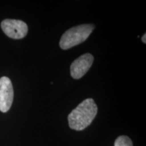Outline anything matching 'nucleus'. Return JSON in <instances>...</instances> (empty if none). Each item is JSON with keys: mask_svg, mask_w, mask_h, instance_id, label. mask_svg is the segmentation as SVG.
<instances>
[{"mask_svg": "<svg viewBox=\"0 0 146 146\" xmlns=\"http://www.w3.org/2000/svg\"><path fill=\"white\" fill-rule=\"evenodd\" d=\"M98 113V107L91 98L85 100L72 110L68 116L69 127L76 131H82L89 126Z\"/></svg>", "mask_w": 146, "mask_h": 146, "instance_id": "f257e3e1", "label": "nucleus"}, {"mask_svg": "<svg viewBox=\"0 0 146 146\" xmlns=\"http://www.w3.org/2000/svg\"><path fill=\"white\" fill-rule=\"evenodd\" d=\"M94 28V25L91 24H85L68 29L60 39V47L62 50H68L83 43L89 37Z\"/></svg>", "mask_w": 146, "mask_h": 146, "instance_id": "f03ea898", "label": "nucleus"}, {"mask_svg": "<svg viewBox=\"0 0 146 146\" xmlns=\"http://www.w3.org/2000/svg\"><path fill=\"white\" fill-rule=\"evenodd\" d=\"M1 27L7 36L14 39H23L28 33L27 25L20 20L5 19L1 22Z\"/></svg>", "mask_w": 146, "mask_h": 146, "instance_id": "7ed1b4c3", "label": "nucleus"}, {"mask_svg": "<svg viewBox=\"0 0 146 146\" xmlns=\"http://www.w3.org/2000/svg\"><path fill=\"white\" fill-rule=\"evenodd\" d=\"M14 99V89L8 77L0 78V111L7 112L10 109Z\"/></svg>", "mask_w": 146, "mask_h": 146, "instance_id": "20e7f679", "label": "nucleus"}, {"mask_svg": "<svg viewBox=\"0 0 146 146\" xmlns=\"http://www.w3.org/2000/svg\"><path fill=\"white\" fill-rule=\"evenodd\" d=\"M94 60V56L91 54H85L76 58L70 66L71 76L74 79L83 77L91 68Z\"/></svg>", "mask_w": 146, "mask_h": 146, "instance_id": "39448f33", "label": "nucleus"}, {"mask_svg": "<svg viewBox=\"0 0 146 146\" xmlns=\"http://www.w3.org/2000/svg\"><path fill=\"white\" fill-rule=\"evenodd\" d=\"M114 146H133V142L129 137L122 135L116 139Z\"/></svg>", "mask_w": 146, "mask_h": 146, "instance_id": "423d86ee", "label": "nucleus"}, {"mask_svg": "<svg viewBox=\"0 0 146 146\" xmlns=\"http://www.w3.org/2000/svg\"><path fill=\"white\" fill-rule=\"evenodd\" d=\"M145 38H146V34H144L143 36L141 37L142 42H143V43H146V39H145Z\"/></svg>", "mask_w": 146, "mask_h": 146, "instance_id": "0eeeda50", "label": "nucleus"}]
</instances>
